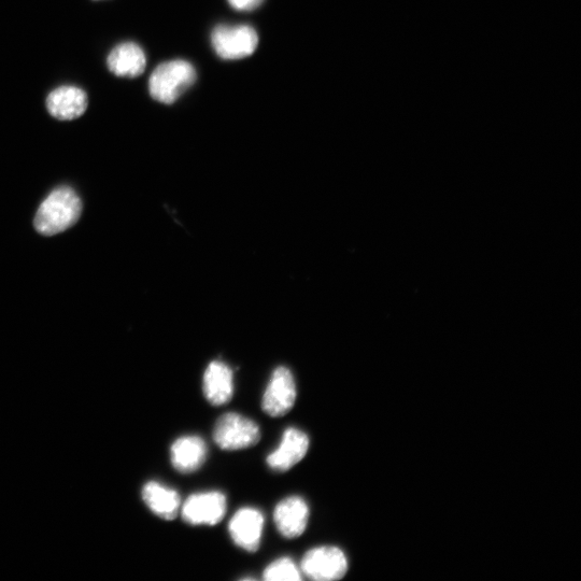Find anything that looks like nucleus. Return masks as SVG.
<instances>
[{"instance_id":"nucleus-1","label":"nucleus","mask_w":581,"mask_h":581,"mask_svg":"<svg viewBox=\"0 0 581 581\" xmlns=\"http://www.w3.org/2000/svg\"><path fill=\"white\" fill-rule=\"evenodd\" d=\"M82 214L79 195L69 187H61L51 192L41 203L36 217L35 229L44 236L61 234L72 228Z\"/></svg>"},{"instance_id":"nucleus-2","label":"nucleus","mask_w":581,"mask_h":581,"mask_svg":"<svg viewBox=\"0 0 581 581\" xmlns=\"http://www.w3.org/2000/svg\"><path fill=\"white\" fill-rule=\"evenodd\" d=\"M195 80V68L190 63L166 62L154 70L149 82V91L155 101L172 105L192 87Z\"/></svg>"},{"instance_id":"nucleus-3","label":"nucleus","mask_w":581,"mask_h":581,"mask_svg":"<svg viewBox=\"0 0 581 581\" xmlns=\"http://www.w3.org/2000/svg\"><path fill=\"white\" fill-rule=\"evenodd\" d=\"M261 437L259 424L237 413L222 415L214 428V441L225 451L251 448L259 444Z\"/></svg>"},{"instance_id":"nucleus-4","label":"nucleus","mask_w":581,"mask_h":581,"mask_svg":"<svg viewBox=\"0 0 581 581\" xmlns=\"http://www.w3.org/2000/svg\"><path fill=\"white\" fill-rule=\"evenodd\" d=\"M301 572L314 581L339 580L348 572V560L344 551L336 546L316 547L304 555Z\"/></svg>"},{"instance_id":"nucleus-5","label":"nucleus","mask_w":581,"mask_h":581,"mask_svg":"<svg viewBox=\"0 0 581 581\" xmlns=\"http://www.w3.org/2000/svg\"><path fill=\"white\" fill-rule=\"evenodd\" d=\"M212 46L224 60L245 59L257 50L259 37L248 25H220L211 36Z\"/></svg>"},{"instance_id":"nucleus-6","label":"nucleus","mask_w":581,"mask_h":581,"mask_svg":"<svg viewBox=\"0 0 581 581\" xmlns=\"http://www.w3.org/2000/svg\"><path fill=\"white\" fill-rule=\"evenodd\" d=\"M228 500L220 491L194 493L184 502L181 516L191 526H216L226 515Z\"/></svg>"},{"instance_id":"nucleus-7","label":"nucleus","mask_w":581,"mask_h":581,"mask_svg":"<svg viewBox=\"0 0 581 581\" xmlns=\"http://www.w3.org/2000/svg\"><path fill=\"white\" fill-rule=\"evenodd\" d=\"M296 398L297 389L292 372L286 366H278L263 395V412L273 418L286 416L294 407Z\"/></svg>"},{"instance_id":"nucleus-8","label":"nucleus","mask_w":581,"mask_h":581,"mask_svg":"<svg viewBox=\"0 0 581 581\" xmlns=\"http://www.w3.org/2000/svg\"><path fill=\"white\" fill-rule=\"evenodd\" d=\"M264 527V516L259 509L244 507L237 510L229 524L233 542L248 552L260 549Z\"/></svg>"},{"instance_id":"nucleus-9","label":"nucleus","mask_w":581,"mask_h":581,"mask_svg":"<svg viewBox=\"0 0 581 581\" xmlns=\"http://www.w3.org/2000/svg\"><path fill=\"white\" fill-rule=\"evenodd\" d=\"M309 446V437L305 432L288 428L283 432L278 449L267 456L266 463L275 472H288L306 457Z\"/></svg>"},{"instance_id":"nucleus-10","label":"nucleus","mask_w":581,"mask_h":581,"mask_svg":"<svg viewBox=\"0 0 581 581\" xmlns=\"http://www.w3.org/2000/svg\"><path fill=\"white\" fill-rule=\"evenodd\" d=\"M309 515L307 502L297 495H292L277 504L274 521L278 532L288 540H293L306 531Z\"/></svg>"},{"instance_id":"nucleus-11","label":"nucleus","mask_w":581,"mask_h":581,"mask_svg":"<svg viewBox=\"0 0 581 581\" xmlns=\"http://www.w3.org/2000/svg\"><path fill=\"white\" fill-rule=\"evenodd\" d=\"M207 445L196 435L176 439L170 448V460L174 469L181 474H192L201 469L207 459Z\"/></svg>"},{"instance_id":"nucleus-12","label":"nucleus","mask_w":581,"mask_h":581,"mask_svg":"<svg viewBox=\"0 0 581 581\" xmlns=\"http://www.w3.org/2000/svg\"><path fill=\"white\" fill-rule=\"evenodd\" d=\"M203 391L212 406L230 403L234 395V374L231 367L221 361L211 362L204 374Z\"/></svg>"},{"instance_id":"nucleus-13","label":"nucleus","mask_w":581,"mask_h":581,"mask_svg":"<svg viewBox=\"0 0 581 581\" xmlns=\"http://www.w3.org/2000/svg\"><path fill=\"white\" fill-rule=\"evenodd\" d=\"M50 115L58 120L72 121L83 115L88 108V96L76 87H61L48 96Z\"/></svg>"},{"instance_id":"nucleus-14","label":"nucleus","mask_w":581,"mask_h":581,"mask_svg":"<svg viewBox=\"0 0 581 581\" xmlns=\"http://www.w3.org/2000/svg\"><path fill=\"white\" fill-rule=\"evenodd\" d=\"M146 66L145 52L134 42H124L108 56L110 72L119 77L136 78L145 72Z\"/></svg>"},{"instance_id":"nucleus-15","label":"nucleus","mask_w":581,"mask_h":581,"mask_svg":"<svg viewBox=\"0 0 581 581\" xmlns=\"http://www.w3.org/2000/svg\"><path fill=\"white\" fill-rule=\"evenodd\" d=\"M143 500L153 514L164 520H175L179 514L180 494L174 489L166 488L157 483V481H149L144 486Z\"/></svg>"},{"instance_id":"nucleus-16","label":"nucleus","mask_w":581,"mask_h":581,"mask_svg":"<svg viewBox=\"0 0 581 581\" xmlns=\"http://www.w3.org/2000/svg\"><path fill=\"white\" fill-rule=\"evenodd\" d=\"M266 581H301L302 572L291 558L283 557L267 566L263 573Z\"/></svg>"},{"instance_id":"nucleus-17","label":"nucleus","mask_w":581,"mask_h":581,"mask_svg":"<svg viewBox=\"0 0 581 581\" xmlns=\"http://www.w3.org/2000/svg\"><path fill=\"white\" fill-rule=\"evenodd\" d=\"M231 6L239 11H252L262 5L264 0H229Z\"/></svg>"}]
</instances>
